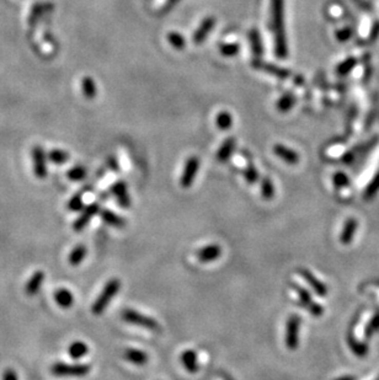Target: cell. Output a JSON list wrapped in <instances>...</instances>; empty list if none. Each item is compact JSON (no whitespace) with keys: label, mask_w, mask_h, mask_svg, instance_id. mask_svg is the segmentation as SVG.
<instances>
[{"label":"cell","mask_w":379,"mask_h":380,"mask_svg":"<svg viewBox=\"0 0 379 380\" xmlns=\"http://www.w3.org/2000/svg\"><path fill=\"white\" fill-rule=\"evenodd\" d=\"M271 23L275 35V53L278 58L285 59L288 54V48L285 32L283 0H271Z\"/></svg>","instance_id":"1"},{"label":"cell","mask_w":379,"mask_h":380,"mask_svg":"<svg viewBox=\"0 0 379 380\" xmlns=\"http://www.w3.org/2000/svg\"><path fill=\"white\" fill-rule=\"evenodd\" d=\"M120 288H121L120 279L112 278V279H110V281H107L106 284H105L104 288H102L101 293L99 294V297L95 299L94 304H92V307H91L92 314L96 316L104 314V311L106 310L108 304H110L111 301H112V299L117 295Z\"/></svg>","instance_id":"2"},{"label":"cell","mask_w":379,"mask_h":380,"mask_svg":"<svg viewBox=\"0 0 379 380\" xmlns=\"http://www.w3.org/2000/svg\"><path fill=\"white\" fill-rule=\"evenodd\" d=\"M51 373L55 376H63V378H82L90 373V366L88 364H67V363H54L51 367Z\"/></svg>","instance_id":"3"},{"label":"cell","mask_w":379,"mask_h":380,"mask_svg":"<svg viewBox=\"0 0 379 380\" xmlns=\"http://www.w3.org/2000/svg\"><path fill=\"white\" fill-rule=\"evenodd\" d=\"M122 319L130 325L139 326V328L151 330V331H159L160 325L153 317L144 315L139 311L133 309H125L122 311Z\"/></svg>","instance_id":"4"},{"label":"cell","mask_w":379,"mask_h":380,"mask_svg":"<svg viewBox=\"0 0 379 380\" xmlns=\"http://www.w3.org/2000/svg\"><path fill=\"white\" fill-rule=\"evenodd\" d=\"M300 317L298 315H291L286 324L285 342L288 350L294 351L299 346V331H300Z\"/></svg>","instance_id":"5"},{"label":"cell","mask_w":379,"mask_h":380,"mask_svg":"<svg viewBox=\"0 0 379 380\" xmlns=\"http://www.w3.org/2000/svg\"><path fill=\"white\" fill-rule=\"evenodd\" d=\"M200 169V159L197 157H190L185 163L184 171H182L180 185L184 188H190L194 183L197 171Z\"/></svg>","instance_id":"6"},{"label":"cell","mask_w":379,"mask_h":380,"mask_svg":"<svg viewBox=\"0 0 379 380\" xmlns=\"http://www.w3.org/2000/svg\"><path fill=\"white\" fill-rule=\"evenodd\" d=\"M294 289H296L298 297H299L300 304H302L303 307L306 308V309H308L312 315H314V316H321L323 315V313H324V309H323V307L313 300L312 295H310L309 293L306 291V289L302 288V287H299V286H294Z\"/></svg>","instance_id":"7"},{"label":"cell","mask_w":379,"mask_h":380,"mask_svg":"<svg viewBox=\"0 0 379 380\" xmlns=\"http://www.w3.org/2000/svg\"><path fill=\"white\" fill-rule=\"evenodd\" d=\"M99 212H100V207H99L98 203L89 204L88 207L84 208L82 213L79 214V217L75 219V222L73 224V229L75 230V232H82L83 229L86 228V225H88L90 220H91Z\"/></svg>","instance_id":"8"},{"label":"cell","mask_w":379,"mask_h":380,"mask_svg":"<svg viewBox=\"0 0 379 380\" xmlns=\"http://www.w3.org/2000/svg\"><path fill=\"white\" fill-rule=\"evenodd\" d=\"M253 67L255 69H259L265 71V73L271 74V75H275L278 79H287L291 75V71L288 69H285V68H279L277 65L272 64V63H267V62H263L262 59H254L253 61Z\"/></svg>","instance_id":"9"},{"label":"cell","mask_w":379,"mask_h":380,"mask_svg":"<svg viewBox=\"0 0 379 380\" xmlns=\"http://www.w3.org/2000/svg\"><path fill=\"white\" fill-rule=\"evenodd\" d=\"M33 169L35 175L39 179H45L47 176V165H46V154L41 146H35L32 150Z\"/></svg>","instance_id":"10"},{"label":"cell","mask_w":379,"mask_h":380,"mask_svg":"<svg viewBox=\"0 0 379 380\" xmlns=\"http://www.w3.org/2000/svg\"><path fill=\"white\" fill-rule=\"evenodd\" d=\"M214 26H216V17L214 16H207L203 18V21L197 27V30L194 33V42L200 45V43L206 41L207 36L212 32Z\"/></svg>","instance_id":"11"},{"label":"cell","mask_w":379,"mask_h":380,"mask_svg":"<svg viewBox=\"0 0 379 380\" xmlns=\"http://www.w3.org/2000/svg\"><path fill=\"white\" fill-rule=\"evenodd\" d=\"M220 255H222V248L217 244L207 245L196 252V257L201 262H212L219 258Z\"/></svg>","instance_id":"12"},{"label":"cell","mask_w":379,"mask_h":380,"mask_svg":"<svg viewBox=\"0 0 379 380\" xmlns=\"http://www.w3.org/2000/svg\"><path fill=\"white\" fill-rule=\"evenodd\" d=\"M299 273H300V276L304 278V281H306L313 289H314L316 294L320 295V297H325V295L328 294V288H326V286L320 281V279L316 278V277L313 275L310 271L302 269V270H299Z\"/></svg>","instance_id":"13"},{"label":"cell","mask_w":379,"mask_h":380,"mask_svg":"<svg viewBox=\"0 0 379 380\" xmlns=\"http://www.w3.org/2000/svg\"><path fill=\"white\" fill-rule=\"evenodd\" d=\"M112 193L115 197H116L117 202H119V204L121 205V207L125 208V210L130 207L132 201H130L128 189H127V186L125 182L117 181L116 183H115V185L112 186Z\"/></svg>","instance_id":"14"},{"label":"cell","mask_w":379,"mask_h":380,"mask_svg":"<svg viewBox=\"0 0 379 380\" xmlns=\"http://www.w3.org/2000/svg\"><path fill=\"white\" fill-rule=\"evenodd\" d=\"M180 359H181L182 366L185 367V369L187 370L188 373L195 374V373L198 372V357L196 351L194 350L184 351L182 352L181 357H180Z\"/></svg>","instance_id":"15"},{"label":"cell","mask_w":379,"mask_h":380,"mask_svg":"<svg viewBox=\"0 0 379 380\" xmlns=\"http://www.w3.org/2000/svg\"><path fill=\"white\" fill-rule=\"evenodd\" d=\"M123 357L129 363L136 364V366H145L149 360L148 354L144 351L137 350V348H127L123 352Z\"/></svg>","instance_id":"16"},{"label":"cell","mask_w":379,"mask_h":380,"mask_svg":"<svg viewBox=\"0 0 379 380\" xmlns=\"http://www.w3.org/2000/svg\"><path fill=\"white\" fill-rule=\"evenodd\" d=\"M249 41L251 45V51L255 59H261L263 54V45H262V39H261V33L257 29H251L249 31Z\"/></svg>","instance_id":"17"},{"label":"cell","mask_w":379,"mask_h":380,"mask_svg":"<svg viewBox=\"0 0 379 380\" xmlns=\"http://www.w3.org/2000/svg\"><path fill=\"white\" fill-rule=\"evenodd\" d=\"M273 153H275L279 159H282L286 163L291 165L297 164L298 161H299V157H298L297 153L292 150L290 148H287V146H285L283 144H275V146H273Z\"/></svg>","instance_id":"18"},{"label":"cell","mask_w":379,"mask_h":380,"mask_svg":"<svg viewBox=\"0 0 379 380\" xmlns=\"http://www.w3.org/2000/svg\"><path fill=\"white\" fill-rule=\"evenodd\" d=\"M43 281H45V272L43 271H36L30 277V279L26 283V287H25V291H26L27 295H36L40 289H41Z\"/></svg>","instance_id":"19"},{"label":"cell","mask_w":379,"mask_h":380,"mask_svg":"<svg viewBox=\"0 0 379 380\" xmlns=\"http://www.w3.org/2000/svg\"><path fill=\"white\" fill-rule=\"evenodd\" d=\"M54 300L62 309H69L74 304V295L69 289L60 288L54 292Z\"/></svg>","instance_id":"20"},{"label":"cell","mask_w":379,"mask_h":380,"mask_svg":"<svg viewBox=\"0 0 379 380\" xmlns=\"http://www.w3.org/2000/svg\"><path fill=\"white\" fill-rule=\"evenodd\" d=\"M100 216L102 218V220H104V222L106 223L107 225L113 226V228H117V229H122V228H125V226H126L125 218L120 217L119 214H116L112 211L101 210L100 211Z\"/></svg>","instance_id":"21"},{"label":"cell","mask_w":379,"mask_h":380,"mask_svg":"<svg viewBox=\"0 0 379 380\" xmlns=\"http://www.w3.org/2000/svg\"><path fill=\"white\" fill-rule=\"evenodd\" d=\"M235 149V139L234 138H226L224 142L222 143V145L219 146L218 151H217V160L220 163H225L226 160H229V158L232 157L233 151Z\"/></svg>","instance_id":"22"},{"label":"cell","mask_w":379,"mask_h":380,"mask_svg":"<svg viewBox=\"0 0 379 380\" xmlns=\"http://www.w3.org/2000/svg\"><path fill=\"white\" fill-rule=\"evenodd\" d=\"M89 352V347L88 345L84 344L83 341H74L71 342L68 347V354H69L70 358L73 359H82L83 357H85Z\"/></svg>","instance_id":"23"},{"label":"cell","mask_w":379,"mask_h":380,"mask_svg":"<svg viewBox=\"0 0 379 380\" xmlns=\"http://www.w3.org/2000/svg\"><path fill=\"white\" fill-rule=\"evenodd\" d=\"M86 254H88V249H86L85 245H77L73 250L70 251L69 257H68V261L71 266H79L80 263L85 260Z\"/></svg>","instance_id":"24"},{"label":"cell","mask_w":379,"mask_h":380,"mask_svg":"<svg viewBox=\"0 0 379 380\" xmlns=\"http://www.w3.org/2000/svg\"><path fill=\"white\" fill-rule=\"evenodd\" d=\"M82 89H83V94L88 100H92L95 99L96 94H98V89H96V84L94 82V79L90 77H85L83 78L82 80Z\"/></svg>","instance_id":"25"},{"label":"cell","mask_w":379,"mask_h":380,"mask_svg":"<svg viewBox=\"0 0 379 380\" xmlns=\"http://www.w3.org/2000/svg\"><path fill=\"white\" fill-rule=\"evenodd\" d=\"M294 102H296L294 95L292 94V92H287V94L281 96V98L278 99V101L276 102V108H277L279 112H287L293 107Z\"/></svg>","instance_id":"26"},{"label":"cell","mask_w":379,"mask_h":380,"mask_svg":"<svg viewBox=\"0 0 379 380\" xmlns=\"http://www.w3.org/2000/svg\"><path fill=\"white\" fill-rule=\"evenodd\" d=\"M233 124V117L228 111H220L216 117V126L220 130L231 129Z\"/></svg>","instance_id":"27"},{"label":"cell","mask_w":379,"mask_h":380,"mask_svg":"<svg viewBox=\"0 0 379 380\" xmlns=\"http://www.w3.org/2000/svg\"><path fill=\"white\" fill-rule=\"evenodd\" d=\"M356 228H357V222L355 219L347 220L344 226L343 234H341V242H344V244H349L351 240H352L353 233H355Z\"/></svg>","instance_id":"28"},{"label":"cell","mask_w":379,"mask_h":380,"mask_svg":"<svg viewBox=\"0 0 379 380\" xmlns=\"http://www.w3.org/2000/svg\"><path fill=\"white\" fill-rule=\"evenodd\" d=\"M261 196L267 201L272 199L275 196V187H273V183L270 177H263L261 180Z\"/></svg>","instance_id":"29"},{"label":"cell","mask_w":379,"mask_h":380,"mask_svg":"<svg viewBox=\"0 0 379 380\" xmlns=\"http://www.w3.org/2000/svg\"><path fill=\"white\" fill-rule=\"evenodd\" d=\"M166 39H167V41H169L170 45H172L175 49H179V51H181V49L185 48L186 41H185L184 36H182L181 33L173 31V32L167 33Z\"/></svg>","instance_id":"30"},{"label":"cell","mask_w":379,"mask_h":380,"mask_svg":"<svg viewBox=\"0 0 379 380\" xmlns=\"http://www.w3.org/2000/svg\"><path fill=\"white\" fill-rule=\"evenodd\" d=\"M48 159L54 164H64L69 160V154L67 151L61 150V149H54L48 153Z\"/></svg>","instance_id":"31"},{"label":"cell","mask_w":379,"mask_h":380,"mask_svg":"<svg viewBox=\"0 0 379 380\" xmlns=\"http://www.w3.org/2000/svg\"><path fill=\"white\" fill-rule=\"evenodd\" d=\"M219 52L224 57H234L240 52V45L239 43H223L219 46Z\"/></svg>","instance_id":"32"},{"label":"cell","mask_w":379,"mask_h":380,"mask_svg":"<svg viewBox=\"0 0 379 380\" xmlns=\"http://www.w3.org/2000/svg\"><path fill=\"white\" fill-rule=\"evenodd\" d=\"M67 176L71 181H80L86 177V169L83 166H74L68 171Z\"/></svg>","instance_id":"33"},{"label":"cell","mask_w":379,"mask_h":380,"mask_svg":"<svg viewBox=\"0 0 379 380\" xmlns=\"http://www.w3.org/2000/svg\"><path fill=\"white\" fill-rule=\"evenodd\" d=\"M68 210L71 212H80L84 210V201L82 193H77L68 202Z\"/></svg>","instance_id":"34"},{"label":"cell","mask_w":379,"mask_h":380,"mask_svg":"<svg viewBox=\"0 0 379 380\" xmlns=\"http://www.w3.org/2000/svg\"><path fill=\"white\" fill-rule=\"evenodd\" d=\"M259 171H257L256 167L254 166L253 164L248 165V167L244 171V179L247 180V182L249 183H255L259 180Z\"/></svg>","instance_id":"35"},{"label":"cell","mask_w":379,"mask_h":380,"mask_svg":"<svg viewBox=\"0 0 379 380\" xmlns=\"http://www.w3.org/2000/svg\"><path fill=\"white\" fill-rule=\"evenodd\" d=\"M51 9V4H37L35 6V9L32 10V14H31V18H30V24H35L36 20L39 18V16L43 12H46L47 10Z\"/></svg>","instance_id":"36"},{"label":"cell","mask_w":379,"mask_h":380,"mask_svg":"<svg viewBox=\"0 0 379 380\" xmlns=\"http://www.w3.org/2000/svg\"><path fill=\"white\" fill-rule=\"evenodd\" d=\"M3 380H18L16 372L10 368L6 369L4 372V375H3Z\"/></svg>","instance_id":"37"},{"label":"cell","mask_w":379,"mask_h":380,"mask_svg":"<svg viewBox=\"0 0 379 380\" xmlns=\"http://www.w3.org/2000/svg\"><path fill=\"white\" fill-rule=\"evenodd\" d=\"M108 166H110L111 167V169H112L113 171H117V170H119V163H117V160H116V158H111L110 159V160H108Z\"/></svg>","instance_id":"38"},{"label":"cell","mask_w":379,"mask_h":380,"mask_svg":"<svg viewBox=\"0 0 379 380\" xmlns=\"http://www.w3.org/2000/svg\"><path fill=\"white\" fill-rule=\"evenodd\" d=\"M335 380H355L352 378V376H343V378H338V379H335Z\"/></svg>","instance_id":"39"}]
</instances>
